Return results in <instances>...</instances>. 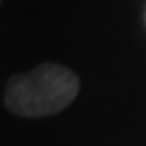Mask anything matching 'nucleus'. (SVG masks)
Here are the masks:
<instances>
[{"instance_id":"1","label":"nucleus","mask_w":146,"mask_h":146,"mask_svg":"<svg viewBox=\"0 0 146 146\" xmlns=\"http://www.w3.org/2000/svg\"><path fill=\"white\" fill-rule=\"evenodd\" d=\"M79 94V77L59 63H41L6 83L4 106L23 118H43L65 110Z\"/></svg>"}]
</instances>
